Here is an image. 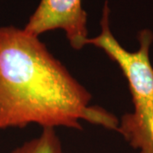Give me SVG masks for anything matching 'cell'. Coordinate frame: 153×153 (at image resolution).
<instances>
[{"instance_id": "obj_1", "label": "cell", "mask_w": 153, "mask_h": 153, "mask_svg": "<svg viewBox=\"0 0 153 153\" xmlns=\"http://www.w3.org/2000/svg\"><path fill=\"white\" fill-rule=\"evenodd\" d=\"M38 37L0 27V129L36 123L81 130L80 120L117 130L119 121L99 106Z\"/></svg>"}, {"instance_id": "obj_2", "label": "cell", "mask_w": 153, "mask_h": 153, "mask_svg": "<svg viewBox=\"0 0 153 153\" xmlns=\"http://www.w3.org/2000/svg\"><path fill=\"white\" fill-rule=\"evenodd\" d=\"M109 16L108 2L105 1L100 20L101 33L88 38L86 44L105 51L120 67L128 83L134 111L122 117L117 131L140 153H153V66L150 60L153 33L149 29L141 30L138 34L139 49L130 52L111 33Z\"/></svg>"}, {"instance_id": "obj_3", "label": "cell", "mask_w": 153, "mask_h": 153, "mask_svg": "<svg viewBox=\"0 0 153 153\" xmlns=\"http://www.w3.org/2000/svg\"><path fill=\"white\" fill-rule=\"evenodd\" d=\"M60 29L71 46L80 50L88 38L87 13L82 0H40L24 30L33 36Z\"/></svg>"}, {"instance_id": "obj_4", "label": "cell", "mask_w": 153, "mask_h": 153, "mask_svg": "<svg viewBox=\"0 0 153 153\" xmlns=\"http://www.w3.org/2000/svg\"><path fill=\"white\" fill-rule=\"evenodd\" d=\"M10 153H64L54 128H44L40 136L24 143Z\"/></svg>"}]
</instances>
